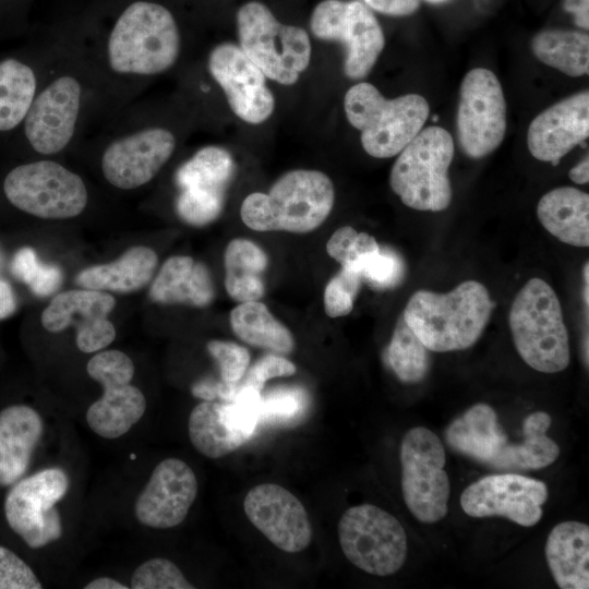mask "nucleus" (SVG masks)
Here are the masks:
<instances>
[{
	"label": "nucleus",
	"instance_id": "f257e3e1",
	"mask_svg": "<svg viewBox=\"0 0 589 589\" xmlns=\"http://www.w3.org/2000/svg\"><path fill=\"white\" fill-rule=\"evenodd\" d=\"M493 306L483 284L466 280L446 293L416 291L401 315L430 351L449 352L465 350L478 341Z\"/></svg>",
	"mask_w": 589,
	"mask_h": 589
},
{
	"label": "nucleus",
	"instance_id": "f03ea898",
	"mask_svg": "<svg viewBox=\"0 0 589 589\" xmlns=\"http://www.w3.org/2000/svg\"><path fill=\"white\" fill-rule=\"evenodd\" d=\"M334 184L318 170L296 169L284 173L268 193L249 194L240 207L241 219L255 231L306 233L329 216Z\"/></svg>",
	"mask_w": 589,
	"mask_h": 589
},
{
	"label": "nucleus",
	"instance_id": "7ed1b4c3",
	"mask_svg": "<svg viewBox=\"0 0 589 589\" xmlns=\"http://www.w3.org/2000/svg\"><path fill=\"white\" fill-rule=\"evenodd\" d=\"M509 328L520 358L542 373H557L570 361L569 338L560 300L543 279H529L509 310Z\"/></svg>",
	"mask_w": 589,
	"mask_h": 589
},
{
	"label": "nucleus",
	"instance_id": "20e7f679",
	"mask_svg": "<svg viewBox=\"0 0 589 589\" xmlns=\"http://www.w3.org/2000/svg\"><path fill=\"white\" fill-rule=\"evenodd\" d=\"M108 61L118 73L152 75L171 68L180 53L177 23L165 7L147 1L130 4L108 39Z\"/></svg>",
	"mask_w": 589,
	"mask_h": 589
},
{
	"label": "nucleus",
	"instance_id": "39448f33",
	"mask_svg": "<svg viewBox=\"0 0 589 589\" xmlns=\"http://www.w3.org/2000/svg\"><path fill=\"white\" fill-rule=\"evenodd\" d=\"M344 108L349 123L361 133L363 149L375 158L398 155L422 130L430 112L419 94L388 99L366 82L347 91Z\"/></svg>",
	"mask_w": 589,
	"mask_h": 589
},
{
	"label": "nucleus",
	"instance_id": "423d86ee",
	"mask_svg": "<svg viewBox=\"0 0 589 589\" xmlns=\"http://www.w3.org/2000/svg\"><path fill=\"white\" fill-rule=\"evenodd\" d=\"M454 142L445 129H422L398 154L389 185L408 207L422 212L445 211L453 190L448 169L454 158Z\"/></svg>",
	"mask_w": 589,
	"mask_h": 589
},
{
	"label": "nucleus",
	"instance_id": "0eeeda50",
	"mask_svg": "<svg viewBox=\"0 0 589 589\" xmlns=\"http://www.w3.org/2000/svg\"><path fill=\"white\" fill-rule=\"evenodd\" d=\"M237 27L239 47L266 77L292 85L308 68L312 49L308 33L280 23L262 2L250 1L239 9Z\"/></svg>",
	"mask_w": 589,
	"mask_h": 589
},
{
	"label": "nucleus",
	"instance_id": "6e6552de",
	"mask_svg": "<svg viewBox=\"0 0 589 589\" xmlns=\"http://www.w3.org/2000/svg\"><path fill=\"white\" fill-rule=\"evenodd\" d=\"M339 544L346 558L374 576H389L404 565L407 534L396 517L378 506L348 508L338 521Z\"/></svg>",
	"mask_w": 589,
	"mask_h": 589
},
{
	"label": "nucleus",
	"instance_id": "1a4fd4ad",
	"mask_svg": "<svg viewBox=\"0 0 589 589\" xmlns=\"http://www.w3.org/2000/svg\"><path fill=\"white\" fill-rule=\"evenodd\" d=\"M399 455L407 508L422 522L440 521L448 512L450 494L442 441L428 428L414 426L404 435Z\"/></svg>",
	"mask_w": 589,
	"mask_h": 589
},
{
	"label": "nucleus",
	"instance_id": "9d476101",
	"mask_svg": "<svg viewBox=\"0 0 589 589\" xmlns=\"http://www.w3.org/2000/svg\"><path fill=\"white\" fill-rule=\"evenodd\" d=\"M3 191L12 205L45 219L73 218L88 200L81 177L51 160L15 167L4 179Z\"/></svg>",
	"mask_w": 589,
	"mask_h": 589
},
{
	"label": "nucleus",
	"instance_id": "9b49d317",
	"mask_svg": "<svg viewBox=\"0 0 589 589\" xmlns=\"http://www.w3.org/2000/svg\"><path fill=\"white\" fill-rule=\"evenodd\" d=\"M69 477L59 467L43 469L16 481L4 500L9 527L32 549L44 548L63 533L56 508L68 492Z\"/></svg>",
	"mask_w": 589,
	"mask_h": 589
},
{
	"label": "nucleus",
	"instance_id": "f8f14e48",
	"mask_svg": "<svg viewBox=\"0 0 589 589\" xmlns=\"http://www.w3.org/2000/svg\"><path fill=\"white\" fill-rule=\"evenodd\" d=\"M310 27L315 37L344 45V72L351 80L365 77L384 49L381 25L360 1L320 2L312 12Z\"/></svg>",
	"mask_w": 589,
	"mask_h": 589
},
{
	"label": "nucleus",
	"instance_id": "ddd939ff",
	"mask_svg": "<svg viewBox=\"0 0 589 589\" xmlns=\"http://www.w3.org/2000/svg\"><path fill=\"white\" fill-rule=\"evenodd\" d=\"M506 101L496 75L484 68L470 70L460 85L456 124L460 148L470 158L493 153L506 133Z\"/></svg>",
	"mask_w": 589,
	"mask_h": 589
},
{
	"label": "nucleus",
	"instance_id": "4468645a",
	"mask_svg": "<svg viewBox=\"0 0 589 589\" xmlns=\"http://www.w3.org/2000/svg\"><path fill=\"white\" fill-rule=\"evenodd\" d=\"M548 496V486L541 480L498 473L467 486L461 493L460 505L471 517H505L520 526L532 527L540 521Z\"/></svg>",
	"mask_w": 589,
	"mask_h": 589
},
{
	"label": "nucleus",
	"instance_id": "2eb2a0df",
	"mask_svg": "<svg viewBox=\"0 0 589 589\" xmlns=\"http://www.w3.org/2000/svg\"><path fill=\"white\" fill-rule=\"evenodd\" d=\"M208 70L238 118L260 124L272 116L275 98L266 85V76L239 46L231 43L216 46L208 56Z\"/></svg>",
	"mask_w": 589,
	"mask_h": 589
},
{
	"label": "nucleus",
	"instance_id": "dca6fc26",
	"mask_svg": "<svg viewBox=\"0 0 589 589\" xmlns=\"http://www.w3.org/2000/svg\"><path fill=\"white\" fill-rule=\"evenodd\" d=\"M115 305V298L106 291L72 289L56 294L40 321L50 333L75 325L77 348L92 353L108 347L116 338V328L108 318Z\"/></svg>",
	"mask_w": 589,
	"mask_h": 589
},
{
	"label": "nucleus",
	"instance_id": "f3484780",
	"mask_svg": "<svg viewBox=\"0 0 589 589\" xmlns=\"http://www.w3.org/2000/svg\"><path fill=\"white\" fill-rule=\"evenodd\" d=\"M243 508L250 522L281 551L297 553L310 545L306 509L287 489L275 483L255 485L247 493Z\"/></svg>",
	"mask_w": 589,
	"mask_h": 589
},
{
	"label": "nucleus",
	"instance_id": "a211bd4d",
	"mask_svg": "<svg viewBox=\"0 0 589 589\" xmlns=\"http://www.w3.org/2000/svg\"><path fill=\"white\" fill-rule=\"evenodd\" d=\"M197 490V479L191 467L179 458H167L155 467L137 495L135 518L148 528H173L187 518Z\"/></svg>",
	"mask_w": 589,
	"mask_h": 589
},
{
	"label": "nucleus",
	"instance_id": "6ab92c4d",
	"mask_svg": "<svg viewBox=\"0 0 589 589\" xmlns=\"http://www.w3.org/2000/svg\"><path fill=\"white\" fill-rule=\"evenodd\" d=\"M173 134L149 128L112 142L104 152L101 169L116 188L131 190L149 182L172 155Z\"/></svg>",
	"mask_w": 589,
	"mask_h": 589
},
{
	"label": "nucleus",
	"instance_id": "aec40b11",
	"mask_svg": "<svg viewBox=\"0 0 589 589\" xmlns=\"http://www.w3.org/2000/svg\"><path fill=\"white\" fill-rule=\"evenodd\" d=\"M81 85L72 76H61L48 85L25 117V135L40 154H56L71 141L80 111Z\"/></svg>",
	"mask_w": 589,
	"mask_h": 589
},
{
	"label": "nucleus",
	"instance_id": "412c9836",
	"mask_svg": "<svg viewBox=\"0 0 589 589\" xmlns=\"http://www.w3.org/2000/svg\"><path fill=\"white\" fill-rule=\"evenodd\" d=\"M589 136V93L582 91L540 112L530 123L527 145L538 160L556 165Z\"/></svg>",
	"mask_w": 589,
	"mask_h": 589
},
{
	"label": "nucleus",
	"instance_id": "4be33fe9",
	"mask_svg": "<svg viewBox=\"0 0 589 589\" xmlns=\"http://www.w3.org/2000/svg\"><path fill=\"white\" fill-rule=\"evenodd\" d=\"M43 432V418L29 406L13 405L0 411L1 486L12 485L25 474Z\"/></svg>",
	"mask_w": 589,
	"mask_h": 589
},
{
	"label": "nucleus",
	"instance_id": "5701e85b",
	"mask_svg": "<svg viewBox=\"0 0 589 589\" xmlns=\"http://www.w3.org/2000/svg\"><path fill=\"white\" fill-rule=\"evenodd\" d=\"M545 560L561 589L589 588V526L563 521L549 533Z\"/></svg>",
	"mask_w": 589,
	"mask_h": 589
},
{
	"label": "nucleus",
	"instance_id": "b1692460",
	"mask_svg": "<svg viewBox=\"0 0 589 589\" xmlns=\"http://www.w3.org/2000/svg\"><path fill=\"white\" fill-rule=\"evenodd\" d=\"M149 297L161 304L209 305L215 298L207 267L187 255L169 257L149 288Z\"/></svg>",
	"mask_w": 589,
	"mask_h": 589
},
{
	"label": "nucleus",
	"instance_id": "393cba45",
	"mask_svg": "<svg viewBox=\"0 0 589 589\" xmlns=\"http://www.w3.org/2000/svg\"><path fill=\"white\" fill-rule=\"evenodd\" d=\"M537 216L560 241L578 248L589 245L588 193L573 187L553 189L539 200Z\"/></svg>",
	"mask_w": 589,
	"mask_h": 589
},
{
	"label": "nucleus",
	"instance_id": "a878e982",
	"mask_svg": "<svg viewBox=\"0 0 589 589\" xmlns=\"http://www.w3.org/2000/svg\"><path fill=\"white\" fill-rule=\"evenodd\" d=\"M445 436L458 453L489 465L507 443L495 410L482 402L456 418L447 426Z\"/></svg>",
	"mask_w": 589,
	"mask_h": 589
},
{
	"label": "nucleus",
	"instance_id": "bb28decb",
	"mask_svg": "<svg viewBox=\"0 0 589 589\" xmlns=\"http://www.w3.org/2000/svg\"><path fill=\"white\" fill-rule=\"evenodd\" d=\"M103 395L86 411V422L98 436L107 440L127 434L143 417L146 399L131 383H107Z\"/></svg>",
	"mask_w": 589,
	"mask_h": 589
},
{
	"label": "nucleus",
	"instance_id": "cd10ccee",
	"mask_svg": "<svg viewBox=\"0 0 589 589\" xmlns=\"http://www.w3.org/2000/svg\"><path fill=\"white\" fill-rule=\"evenodd\" d=\"M157 263L158 257L153 249L136 245L113 262L82 269L75 281L86 289L132 292L152 279Z\"/></svg>",
	"mask_w": 589,
	"mask_h": 589
},
{
	"label": "nucleus",
	"instance_id": "c85d7f7f",
	"mask_svg": "<svg viewBox=\"0 0 589 589\" xmlns=\"http://www.w3.org/2000/svg\"><path fill=\"white\" fill-rule=\"evenodd\" d=\"M268 264L266 253L253 241L231 240L224 254L225 288L239 302L259 301L265 292L263 273Z\"/></svg>",
	"mask_w": 589,
	"mask_h": 589
},
{
	"label": "nucleus",
	"instance_id": "c756f323",
	"mask_svg": "<svg viewBox=\"0 0 589 589\" xmlns=\"http://www.w3.org/2000/svg\"><path fill=\"white\" fill-rule=\"evenodd\" d=\"M552 419L545 411H536L526 417L522 424L524 441L506 443L491 466L501 469H542L552 465L560 455V447L546 431Z\"/></svg>",
	"mask_w": 589,
	"mask_h": 589
},
{
	"label": "nucleus",
	"instance_id": "7c9ffc66",
	"mask_svg": "<svg viewBox=\"0 0 589 589\" xmlns=\"http://www.w3.org/2000/svg\"><path fill=\"white\" fill-rule=\"evenodd\" d=\"M232 332L248 345L289 354L294 349L290 329L276 320L267 306L259 301L239 303L230 312Z\"/></svg>",
	"mask_w": 589,
	"mask_h": 589
},
{
	"label": "nucleus",
	"instance_id": "2f4dec72",
	"mask_svg": "<svg viewBox=\"0 0 589 589\" xmlns=\"http://www.w3.org/2000/svg\"><path fill=\"white\" fill-rule=\"evenodd\" d=\"M235 173V163L228 151L206 146L187 160L176 173L180 191L225 199Z\"/></svg>",
	"mask_w": 589,
	"mask_h": 589
},
{
	"label": "nucleus",
	"instance_id": "473e14b6",
	"mask_svg": "<svg viewBox=\"0 0 589 589\" xmlns=\"http://www.w3.org/2000/svg\"><path fill=\"white\" fill-rule=\"evenodd\" d=\"M531 50L544 64L578 77L589 72V36L565 29H546L531 40Z\"/></svg>",
	"mask_w": 589,
	"mask_h": 589
},
{
	"label": "nucleus",
	"instance_id": "72a5a7b5",
	"mask_svg": "<svg viewBox=\"0 0 589 589\" xmlns=\"http://www.w3.org/2000/svg\"><path fill=\"white\" fill-rule=\"evenodd\" d=\"M220 404L203 400L191 411L188 420L189 438L205 457L218 459L240 448L250 437L228 430L220 418Z\"/></svg>",
	"mask_w": 589,
	"mask_h": 589
},
{
	"label": "nucleus",
	"instance_id": "f704fd0d",
	"mask_svg": "<svg viewBox=\"0 0 589 589\" xmlns=\"http://www.w3.org/2000/svg\"><path fill=\"white\" fill-rule=\"evenodd\" d=\"M36 92L33 70L15 59L0 62V131L15 128L27 115Z\"/></svg>",
	"mask_w": 589,
	"mask_h": 589
},
{
	"label": "nucleus",
	"instance_id": "c9c22d12",
	"mask_svg": "<svg viewBox=\"0 0 589 589\" xmlns=\"http://www.w3.org/2000/svg\"><path fill=\"white\" fill-rule=\"evenodd\" d=\"M386 360L404 383L421 382L430 369L429 349L408 326L402 315L396 322L386 348Z\"/></svg>",
	"mask_w": 589,
	"mask_h": 589
},
{
	"label": "nucleus",
	"instance_id": "e433bc0d",
	"mask_svg": "<svg viewBox=\"0 0 589 589\" xmlns=\"http://www.w3.org/2000/svg\"><path fill=\"white\" fill-rule=\"evenodd\" d=\"M11 273L39 297L53 293L62 281L61 269L40 262L35 250L29 247L16 251L11 262Z\"/></svg>",
	"mask_w": 589,
	"mask_h": 589
},
{
	"label": "nucleus",
	"instance_id": "4c0bfd02",
	"mask_svg": "<svg viewBox=\"0 0 589 589\" xmlns=\"http://www.w3.org/2000/svg\"><path fill=\"white\" fill-rule=\"evenodd\" d=\"M350 269L359 273L362 280L376 289L397 286L405 274L400 255L392 249L381 247L363 255Z\"/></svg>",
	"mask_w": 589,
	"mask_h": 589
},
{
	"label": "nucleus",
	"instance_id": "58836bf2",
	"mask_svg": "<svg viewBox=\"0 0 589 589\" xmlns=\"http://www.w3.org/2000/svg\"><path fill=\"white\" fill-rule=\"evenodd\" d=\"M262 393L237 383L232 401L220 404V418L225 426L251 438L261 419Z\"/></svg>",
	"mask_w": 589,
	"mask_h": 589
},
{
	"label": "nucleus",
	"instance_id": "ea45409f",
	"mask_svg": "<svg viewBox=\"0 0 589 589\" xmlns=\"http://www.w3.org/2000/svg\"><path fill=\"white\" fill-rule=\"evenodd\" d=\"M133 589H193V586L170 560L154 557L135 568L131 577Z\"/></svg>",
	"mask_w": 589,
	"mask_h": 589
},
{
	"label": "nucleus",
	"instance_id": "a19ab883",
	"mask_svg": "<svg viewBox=\"0 0 589 589\" xmlns=\"http://www.w3.org/2000/svg\"><path fill=\"white\" fill-rule=\"evenodd\" d=\"M380 248L375 238L366 232H358L351 226L338 228L326 243V251L341 267L352 268L366 253Z\"/></svg>",
	"mask_w": 589,
	"mask_h": 589
},
{
	"label": "nucleus",
	"instance_id": "79ce46f5",
	"mask_svg": "<svg viewBox=\"0 0 589 589\" xmlns=\"http://www.w3.org/2000/svg\"><path fill=\"white\" fill-rule=\"evenodd\" d=\"M362 277L353 269H341L327 283L324 290V310L329 317L348 315L361 287Z\"/></svg>",
	"mask_w": 589,
	"mask_h": 589
},
{
	"label": "nucleus",
	"instance_id": "37998d69",
	"mask_svg": "<svg viewBox=\"0 0 589 589\" xmlns=\"http://www.w3.org/2000/svg\"><path fill=\"white\" fill-rule=\"evenodd\" d=\"M86 371L93 380L104 385L107 383H131L135 368L128 354L111 349L93 356L87 362Z\"/></svg>",
	"mask_w": 589,
	"mask_h": 589
},
{
	"label": "nucleus",
	"instance_id": "c03bdc74",
	"mask_svg": "<svg viewBox=\"0 0 589 589\" xmlns=\"http://www.w3.org/2000/svg\"><path fill=\"white\" fill-rule=\"evenodd\" d=\"M207 351L216 360L221 381L236 384L250 366V352L245 347L232 341L211 340Z\"/></svg>",
	"mask_w": 589,
	"mask_h": 589
},
{
	"label": "nucleus",
	"instance_id": "a18cd8bd",
	"mask_svg": "<svg viewBox=\"0 0 589 589\" xmlns=\"http://www.w3.org/2000/svg\"><path fill=\"white\" fill-rule=\"evenodd\" d=\"M225 199L180 191L176 208L179 216L193 226H205L221 214Z\"/></svg>",
	"mask_w": 589,
	"mask_h": 589
},
{
	"label": "nucleus",
	"instance_id": "49530a36",
	"mask_svg": "<svg viewBox=\"0 0 589 589\" xmlns=\"http://www.w3.org/2000/svg\"><path fill=\"white\" fill-rule=\"evenodd\" d=\"M296 365L285 357L268 353L257 359L248 368L244 376L238 382L241 386L251 387L262 393L265 383L274 377L291 376L296 373Z\"/></svg>",
	"mask_w": 589,
	"mask_h": 589
},
{
	"label": "nucleus",
	"instance_id": "de8ad7c7",
	"mask_svg": "<svg viewBox=\"0 0 589 589\" xmlns=\"http://www.w3.org/2000/svg\"><path fill=\"white\" fill-rule=\"evenodd\" d=\"M34 570L10 549L0 545V589H40Z\"/></svg>",
	"mask_w": 589,
	"mask_h": 589
},
{
	"label": "nucleus",
	"instance_id": "09e8293b",
	"mask_svg": "<svg viewBox=\"0 0 589 589\" xmlns=\"http://www.w3.org/2000/svg\"><path fill=\"white\" fill-rule=\"evenodd\" d=\"M261 418H293L303 408V392L297 387H276L262 396Z\"/></svg>",
	"mask_w": 589,
	"mask_h": 589
},
{
	"label": "nucleus",
	"instance_id": "8fccbe9b",
	"mask_svg": "<svg viewBox=\"0 0 589 589\" xmlns=\"http://www.w3.org/2000/svg\"><path fill=\"white\" fill-rule=\"evenodd\" d=\"M364 2L375 11L394 16L412 14L420 5V0H364Z\"/></svg>",
	"mask_w": 589,
	"mask_h": 589
},
{
	"label": "nucleus",
	"instance_id": "3c124183",
	"mask_svg": "<svg viewBox=\"0 0 589 589\" xmlns=\"http://www.w3.org/2000/svg\"><path fill=\"white\" fill-rule=\"evenodd\" d=\"M563 8L574 16L577 26L589 28V0H563Z\"/></svg>",
	"mask_w": 589,
	"mask_h": 589
},
{
	"label": "nucleus",
	"instance_id": "603ef678",
	"mask_svg": "<svg viewBox=\"0 0 589 589\" xmlns=\"http://www.w3.org/2000/svg\"><path fill=\"white\" fill-rule=\"evenodd\" d=\"M221 381L205 377L195 382L192 386V394L203 400H216L219 397Z\"/></svg>",
	"mask_w": 589,
	"mask_h": 589
},
{
	"label": "nucleus",
	"instance_id": "864d4df0",
	"mask_svg": "<svg viewBox=\"0 0 589 589\" xmlns=\"http://www.w3.org/2000/svg\"><path fill=\"white\" fill-rule=\"evenodd\" d=\"M16 299L10 284L0 279V320L7 318L14 313Z\"/></svg>",
	"mask_w": 589,
	"mask_h": 589
},
{
	"label": "nucleus",
	"instance_id": "5fc2aeb1",
	"mask_svg": "<svg viewBox=\"0 0 589 589\" xmlns=\"http://www.w3.org/2000/svg\"><path fill=\"white\" fill-rule=\"evenodd\" d=\"M569 179L577 184H585L589 181V157H586L568 172Z\"/></svg>",
	"mask_w": 589,
	"mask_h": 589
},
{
	"label": "nucleus",
	"instance_id": "6e6d98bb",
	"mask_svg": "<svg viewBox=\"0 0 589 589\" xmlns=\"http://www.w3.org/2000/svg\"><path fill=\"white\" fill-rule=\"evenodd\" d=\"M85 589H128L129 586L123 582L112 578V577H98L89 581Z\"/></svg>",
	"mask_w": 589,
	"mask_h": 589
},
{
	"label": "nucleus",
	"instance_id": "4d7b16f0",
	"mask_svg": "<svg viewBox=\"0 0 589 589\" xmlns=\"http://www.w3.org/2000/svg\"><path fill=\"white\" fill-rule=\"evenodd\" d=\"M589 267H588V262H586L585 264V267H584V280H585V286H584V300L586 302V306L588 309V305H589V292H588V289H589Z\"/></svg>",
	"mask_w": 589,
	"mask_h": 589
},
{
	"label": "nucleus",
	"instance_id": "13d9d810",
	"mask_svg": "<svg viewBox=\"0 0 589 589\" xmlns=\"http://www.w3.org/2000/svg\"><path fill=\"white\" fill-rule=\"evenodd\" d=\"M425 1H428L430 3H443V2H445L447 0H425Z\"/></svg>",
	"mask_w": 589,
	"mask_h": 589
},
{
	"label": "nucleus",
	"instance_id": "bf43d9fd",
	"mask_svg": "<svg viewBox=\"0 0 589 589\" xmlns=\"http://www.w3.org/2000/svg\"><path fill=\"white\" fill-rule=\"evenodd\" d=\"M2 264H3V254H2V251L0 249V269L2 267Z\"/></svg>",
	"mask_w": 589,
	"mask_h": 589
}]
</instances>
